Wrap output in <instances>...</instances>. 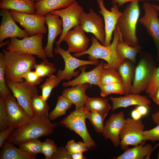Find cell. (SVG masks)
<instances>
[{
  "label": "cell",
  "instance_id": "19",
  "mask_svg": "<svg viewBox=\"0 0 159 159\" xmlns=\"http://www.w3.org/2000/svg\"><path fill=\"white\" fill-rule=\"evenodd\" d=\"M63 41L66 42L68 45L67 50L70 53H75L82 52L86 50L90 40L79 24L66 33L62 41Z\"/></svg>",
  "mask_w": 159,
  "mask_h": 159
},
{
  "label": "cell",
  "instance_id": "14",
  "mask_svg": "<svg viewBox=\"0 0 159 159\" xmlns=\"http://www.w3.org/2000/svg\"><path fill=\"white\" fill-rule=\"evenodd\" d=\"M89 12L83 11L79 17L80 25L87 33L93 34L104 45L105 39V27L103 19L91 8Z\"/></svg>",
  "mask_w": 159,
  "mask_h": 159
},
{
  "label": "cell",
  "instance_id": "10",
  "mask_svg": "<svg viewBox=\"0 0 159 159\" xmlns=\"http://www.w3.org/2000/svg\"><path fill=\"white\" fill-rule=\"evenodd\" d=\"M10 11L14 20L24 28L29 36L46 33L47 29L45 25V16L21 12L13 10Z\"/></svg>",
  "mask_w": 159,
  "mask_h": 159
},
{
  "label": "cell",
  "instance_id": "54",
  "mask_svg": "<svg viewBox=\"0 0 159 159\" xmlns=\"http://www.w3.org/2000/svg\"><path fill=\"white\" fill-rule=\"evenodd\" d=\"M10 40H7L5 42L0 43V47H1L4 46L9 44L10 43Z\"/></svg>",
  "mask_w": 159,
  "mask_h": 159
},
{
  "label": "cell",
  "instance_id": "31",
  "mask_svg": "<svg viewBox=\"0 0 159 159\" xmlns=\"http://www.w3.org/2000/svg\"><path fill=\"white\" fill-rule=\"evenodd\" d=\"M31 106L34 115L48 117L49 107L41 96L38 94L34 95L31 101Z\"/></svg>",
  "mask_w": 159,
  "mask_h": 159
},
{
  "label": "cell",
  "instance_id": "21",
  "mask_svg": "<svg viewBox=\"0 0 159 159\" xmlns=\"http://www.w3.org/2000/svg\"><path fill=\"white\" fill-rule=\"evenodd\" d=\"M105 63L102 60L94 69L89 72H85L87 68L85 65L80 67L81 72L80 74L74 79L64 82L62 85L64 87H74L80 84H88L90 85H95L99 87L100 74Z\"/></svg>",
  "mask_w": 159,
  "mask_h": 159
},
{
  "label": "cell",
  "instance_id": "9",
  "mask_svg": "<svg viewBox=\"0 0 159 159\" xmlns=\"http://www.w3.org/2000/svg\"><path fill=\"white\" fill-rule=\"evenodd\" d=\"M151 58L149 55L143 57L135 68L130 93L139 94L147 89L155 67Z\"/></svg>",
  "mask_w": 159,
  "mask_h": 159
},
{
  "label": "cell",
  "instance_id": "2",
  "mask_svg": "<svg viewBox=\"0 0 159 159\" xmlns=\"http://www.w3.org/2000/svg\"><path fill=\"white\" fill-rule=\"evenodd\" d=\"M114 37L112 43L108 46L105 47L101 44L94 36L91 37L92 44L85 51L80 53H75L73 56L79 57L83 55H89V60H95L99 59L105 61V67H110L117 70L119 66L124 61L121 60L118 56L116 52V46L121 38L119 32L116 28L113 32Z\"/></svg>",
  "mask_w": 159,
  "mask_h": 159
},
{
  "label": "cell",
  "instance_id": "24",
  "mask_svg": "<svg viewBox=\"0 0 159 159\" xmlns=\"http://www.w3.org/2000/svg\"><path fill=\"white\" fill-rule=\"evenodd\" d=\"M76 0H42L35 3V14L45 16L51 11L66 8Z\"/></svg>",
  "mask_w": 159,
  "mask_h": 159
},
{
  "label": "cell",
  "instance_id": "22",
  "mask_svg": "<svg viewBox=\"0 0 159 159\" xmlns=\"http://www.w3.org/2000/svg\"><path fill=\"white\" fill-rule=\"evenodd\" d=\"M109 99L112 102V110L120 107H126L133 105H143L149 106L151 103L146 96L139 94H129L124 96L115 97H110Z\"/></svg>",
  "mask_w": 159,
  "mask_h": 159
},
{
  "label": "cell",
  "instance_id": "32",
  "mask_svg": "<svg viewBox=\"0 0 159 159\" xmlns=\"http://www.w3.org/2000/svg\"><path fill=\"white\" fill-rule=\"evenodd\" d=\"M72 104L71 101L62 95L59 96L56 106L49 114V118L50 120H54L64 115L67 111L71 107Z\"/></svg>",
  "mask_w": 159,
  "mask_h": 159
},
{
  "label": "cell",
  "instance_id": "37",
  "mask_svg": "<svg viewBox=\"0 0 159 159\" xmlns=\"http://www.w3.org/2000/svg\"><path fill=\"white\" fill-rule=\"evenodd\" d=\"M100 95L103 97L111 94H124L123 84L122 82H115L100 84L99 86Z\"/></svg>",
  "mask_w": 159,
  "mask_h": 159
},
{
  "label": "cell",
  "instance_id": "42",
  "mask_svg": "<svg viewBox=\"0 0 159 159\" xmlns=\"http://www.w3.org/2000/svg\"><path fill=\"white\" fill-rule=\"evenodd\" d=\"M65 147L71 155L78 152L83 153L88 149L83 142H76L73 140L68 141Z\"/></svg>",
  "mask_w": 159,
  "mask_h": 159
},
{
  "label": "cell",
  "instance_id": "26",
  "mask_svg": "<svg viewBox=\"0 0 159 159\" xmlns=\"http://www.w3.org/2000/svg\"><path fill=\"white\" fill-rule=\"evenodd\" d=\"M143 143L135 146L131 148H127L122 154L117 156L116 159H150L153 151L152 145L149 144L145 145Z\"/></svg>",
  "mask_w": 159,
  "mask_h": 159
},
{
  "label": "cell",
  "instance_id": "34",
  "mask_svg": "<svg viewBox=\"0 0 159 159\" xmlns=\"http://www.w3.org/2000/svg\"><path fill=\"white\" fill-rule=\"evenodd\" d=\"M107 114L106 113L87 110V118L90 121L96 132L100 134L102 133L104 126V121Z\"/></svg>",
  "mask_w": 159,
  "mask_h": 159
},
{
  "label": "cell",
  "instance_id": "16",
  "mask_svg": "<svg viewBox=\"0 0 159 159\" xmlns=\"http://www.w3.org/2000/svg\"><path fill=\"white\" fill-rule=\"evenodd\" d=\"M97 1L100 9L98 12L102 15L105 22V39L103 46L107 47L111 44L112 34L122 12L119 11V7L116 4L113 5L110 11L105 8L104 0H97Z\"/></svg>",
  "mask_w": 159,
  "mask_h": 159
},
{
  "label": "cell",
  "instance_id": "17",
  "mask_svg": "<svg viewBox=\"0 0 159 159\" xmlns=\"http://www.w3.org/2000/svg\"><path fill=\"white\" fill-rule=\"evenodd\" d=\"M0 14L2 17L0 26V43L8 38H24L30 36L25 30L22 29L17 26L9 9H1Z\"/></svg>",
  "mask_w": 159,
  "mask_h": 159
},
{
  "label": "cell",
  "instance_id": "50",
  "mask_svg": "<svg viewBox=\"0 0 159 159\" xmlns=\"http://www.w3.org/2000/svg\"><path fill=\"white\" fill-rule=\"evenodd\" d=\"M131 115L132 118L135 120L140 119L142 117L141 115L136 108L132 111Z\"/></svg>",
  "mask_w": 159,
  "mask_h": 159
},
{
  "label": "cell",
  "instance_id": "30",
  "mask_svg": "<svg viewBox=\"0 0 159 159\" xmlns=\"http://www.w3.org/2000/svg\"><path fill=\"white\" fill-rule=\"evenodd\" d=\"M90 112L108 113L112 108L107 98L100 97L91 98L88 96L84 106Z\"/></svg>",
  "mask_w": 159,
  "mask_h": 159
},
{
  "label": "cell",
  "instance_id": "38",
  "mask_svg": "<svg viewBox=\"0 0 159 159\" xmlns=\"http://www.w3.org/2000/svg\"><path fill=\"white\" fill-rule=\"evenodd\" d=\"M34 69L37 74L42 78L50 77L56 71L54 64L46 59L43 60L40 64H36Z\"/></svg>",
  "mask_w": 159,
  "mask_h": 159
},
{
  "label": "cell",
  "instance_id": "8",
  "mask_svg": "<svg viewBox=\"0 0 159 159\" xmlns=\"http://www.w3.org/2000/svg\"><path fill=\"white\" fill-rule=\"evenodd\" d=\"M54 52L56 54H60L64 62V69L62 71L59 69L56 74L62 81L65 79L69 81L73 77H77L80 72L79 70L74 71L78 68L87 65L97 66L99 64L98 59L86 61L78 59L72 56L67 50L63 49L59 46L55 48Z\"/></svg>",
  "mask_w": 159,
  "mask_h": 159
},
{
  "label": "cell",
  "instance_id": "13",
  "mask_svg": "<svg viewBox=\"0 0 159 159\" xmlns=\"http://www.w3.org/2000/svg\"><path fill=\"white\" fill-rule=\"evenodd\" d=\"M83 9V7L76 1L66 8L50 12L51 14L58 15L63 21V32L59 39L55 42L57 46H59L69 31L80 24L79 17Z\"/></svg>",
  "mask_w": 159,
  "mask_h": 159
},
{
  "label": "cell",
  "instance_id": "52",
  "mask_svg": "<svg viewBox=\"0 0 159 159\" xmlns=\"http://www.w3.org/2000/svg\"><path fill=\"white\" fill-rule=\"evenodd\" d=\"M151 119L155 124H159V111H157L152 115Z\"/></svg>",
  "mask_w": 159,
  "mask_h": 159
},
{
  "label": "cell",
  "instance_id": "53",
  "mask_svg": "<svg viewBox=\"0 0 159 159\" xmlns=\"http://www.w3.org/2000/svg\"><path fill=\"white\" fill-rule=\"evenodd\" d=\"M151 98L156 105H159V88Z\"/></svg>",
  "mask_w": 159,
  "mask_h": 159
},
{
  "label": "cell",
  "instance_id": "6",
  "mask_svg": "<svg viewBox=\"0 0 159 159\" xmlns=\"http://www.w3.org/2000/svg\"><path fill=\"white\" fill-rule=\"evenodd\" d=\"M44 34L39 33L19 39L11 38L6 49L9 51L35 55L43 60L47 58L43 47Z\"/></svg>",
  "mask_w": 159,
  "mask_h": 159
},
{
  "label": "cell",
  "instance_id": "20",
  "mask_svg": "<svg viewBox=\"0 0 159 159\" xmlns=\"http://www.w3.org/2000/svg\"><path fill=\"white\" fill-rule=\"evenodd\" d=\"M45 16L48 32L47 44L44 48V51L47 57L53 58L54 43L57 37L59 35L62 34L63 33V21L59 18V16L56 14H51L49 13Z\"/></svg>",
  "mask_w": 159,
  "mask_h": 159
},
{
  "label": "cell",
  "instance_id": "51",
  "mask_svg": "<svg viewBox=\"0 0 159 159\" xmlns=\"http://www.w3.org/2000/svg\"><path fill=\"white\" fill-rule=\"evenodd\" d=\"M83 152L75 153L71 155L72 159H85L86 158L83 155Z\"/></svg>",
  "mask_w": 159,
  "mask_h": 159
},
{
  "label": "cell",
  "instance_id": "5",
  "mask_svg": "<svg viewBox=\"0 0 159 159\" xmlns=\"http://www.w3.org/2000/svg\"><path fill=\"white\" fill-rule=\"evenodd\" d=\"M87 110L83 106L71 112L58 124L74 131L82 139L88 149L96 146L95 142L89 134L85 124Z\"/></svg>",
  "mask_w": 159,
  "mask_h": 159
},
{
  "label": "cell",
  "instance_id": "57",
  "mask_svg": "<svg viewBox=\"0 0 159 159\" xmlns=\"http://www.w3.org/2000/svg\"><path fill=\"white\" fill-rule=\"evenodd\" d=\"M158 159H159V150L158 153Z\"/></svg>",
  "mask_w": 159,
  "mask_h": 159
},
{
  "label": "cell",
  "instance_id": "28",
  "mask_svg": "<svg viewBox=\"0 0 159 159\" xmlns=\"http://www.w3.org/2000/svg\"><path fill=\"white\" fill-rule=\"evenodd\" d=\"M14 144L6 141L0 153V159H35L36 156L29 154L20 148L15 147Z\"/></svg>",
  "mask_w": 159,
  "mask_h": 159
},
{
  "label": "cell",
  "instance_id": "11",
  "mask_svg": "<svg viewBox=\"0 0 159 159\" xmlns=\"http://www.w3.org/2000/svg\"><path fill=\"white\" fill-rule=\"evenodd\" d=\"M6 81L7 86L19 103L31 117H33L34 115L31 107V101L33 96L39 92L36 86L31 85L25 81L19 83L7 80Z\"/></svg>",
  "mask_w": 159,
  "mask_h": 159
},
{
  "label": "cell",
  "instance_id": "12",
  "mask_svg": "<svg viewBox=\"0 0 159 159\" xmlns=\"http://www.w3.org/2000/svg\"><path fill=\"white\" fill-rule=\"evenodd\" d=\"M145 12L144 16L139 20V21L143 25L148 35L153 40L156 46L157 60L159 59V18L158 11L153 4L145 2L143 4Z\"/></svg>",
  "mask_w": 159,
  "mask_h": 159
},
{
  "label": "cell",
  "instance_id": "40",
  "mask_svg": "<svg viewBox=\"0 0 159 159\" xmlns=\"http://www.w3.org/2000/svg\"><path fill=\"white\" fill-rule=\"evenodd\" d=\"M159 88V66L154 68L150 82L146 92L151 98Z\"/></svg>",
  "mask_w": 159,
  "mask_h": 159
},
{
  "label": "cell",
  "instance_id": "45",
  "mask_svg": "<svg viewBox=\"0 0 159 159\" xmlns=\"http://www.w3.org/2000/svg\"><path fill=\"white\" fill-rule=\"evenodd\" d=\"M9 127L7 116L6 112L5 100L0 98V131Z\"/></svg>",
  "mask_w": 159,
  "mask_h": 159
},
{
  "label": "cell",
  "instance_id": "33",
  "mask_svg": "<svg viewBox=\"0 0 159 159\" xmlns=\"http://www.w3.org/2000/svg\"><path fill=\"white\" fill-rule=\"evenodd\" d=\"M100 85L115 82H122V77L118 71L113 68L104 67L100 74Z\"/></svg>",
  "mask_w": 159,
  "mask_h": 159
},
{
  "label": "cell",
  "instance_id": "23",
  "mask_svg": "<svg viewBox=\"0 0 159 159\" xmlns=\"http://www.w3.org/2000/svg\"><path fill=\"white\" fill-rule=\"evenodd\" d=\"M90 86L85 84L66 88L62 91V95L75 105V109H77L85 106L88 97L86 91Z\"/></svg>",
  "mask_w": 159,
  "mask_h": 159
},
{
  "label": "cell",
  "instance_id": "41",
  "mask_svg": "<svg viewBox=\"0 0 159 159\" xmlns=\"http://www.w3.org/2000/svg\"><path fill=\"white\" fill-rule=\"evenodd\" d=\"M57 148L52 140L47 139L45 141L42 142V153L44 155L45 159H52Z\"/></svg>",
  "mask_w": 159,
  "mask_h": 159
},
{
  "label": "cell",
  "instance_id": "43",
  "mask_svg": "<svg viewBox=\"0 0 159 159\" xmlns=\"http://www.w3.org/2000/svg\"><path fill=\"white\" fill-rule=\"evenodd\" d=\"M143 140L144 142L147 140H150L153 142L156 141L159 143L155 147L156 148L159 146V124L154 128L143 132Z\"/></svg>",
  "mask_w": 159,
  "mask_h": 159
},
{
  "label": "cell",
  "instance_id": "4",
  "mask_svg": "<svg viewBox=\"0 0 159 159\" xmlns=\"http://www.w3.org/2000/svg\"><path fill=\"white\" fill-rule=\"evenodd\" d=\"M140 14L139 1L131 2L124 10L117 24L121 37L120 40H123L132 47L139 45L136 30Z\"/></svg>",
  "mask_w": 159,
  "mask_h": 159
},
{
  "label": "cell",
  "instance_id": "29",
  "mask_svg": "<svg viewBox=\"0 0 159 159\" xmlns=\"http://www.w3.org/2000/svg\"><path fill=\"white\" fill-rule=\"evenodd\" d=\"M141 47L140 45L132 47L126 43L123 40H119L116 46V52L118 57L122 60H130L134 63H136L137 54L141 52Z\"/></svg>",
  "mask_w": 159,
  "mask_h": 159
},
{
  "label": "cell",
  "instance_id": "25",
  "mask_svg": "<svg viewBox=\"0 0 159 159\" xmlns=\"http://www.w3.org/2000/svg\"><path fill=\"white\" fill-rule=\"evenodd\" d=\"M134 64L130 60L126 59L119 66L117 70L122 80L124 95L131 92L135 76V67Z\"/></svg>",
  "mask_w": 159,
  "mask_h": 159
},
{
  "label": "cell",
  "instance_id": "48",
  "mask_svg": "<svg viewBox=\"0 0 159 159\" xmlns=\"http://www.w3.org/2000/svg\"><path fill=\"white\" fill-rule=\"evenodd\" d=\"M157 1L159 2V0H112V5L116 4L118 6L120 7L127 2H132L135 1Z\"/></svg>",
  "mask_w": 159,
  "mask_h": 159
},
{
  "label": "cell",
  "instance_id": "27",
  "mask_svg": "<svg viewBox=\"0 0 159 159\" xmlns=\"http://www.w3.org/2000/svg\"><path fill=\"white\" fill-rule=\"evenodd\" d=\"M0 8L35 14V3L31 0H0Z\"/></svg>",
  "mask_w": 159,
  "mask_h": 159
},
{
  "label": "cell",
  "instance_id": "44",
  "mask_svg": "<svg viewBox=\"0 0 159 159\" xmlns=\"http://www.w3.org/2000/svg\"><path fill=\"white\" fill-rule=\"evenodd\" d=\"M22 77L26 82L33 86H36L43 81V78L40 77L35 71L32 70L26 72Z\"/></svg>",
  "mask_w": 159,
  "mask_h": 159
},
{
  "label": "cell",
  "instance_id": "46",
  "mask_svg": "<svg viewBox=\"0 0 159 159\" xmlns=\"http://www.w3.org/2000/svg\"><path fill=\"white\" fill-rule=\"evenodd\" d=\"M52 159H72L71 155L68 152L65 147L57 148L53 155Z\"/></svg>",
  "mask_w": 159,
  "mask_h": 159
},
{
  "label": "cell",
  "instance_id": "35",
  "mask_svg": "<svg viewBox=\"0 0 159 159\" xmlns=\"http://www.w3.org/2000/svg\"><path fill=\"white\" fill-rule=\"evenodd\" d=\"M42 143L38 138H37L26 140L17 145L21 150L36 156L38 153H42Z\"/></svg>",
  "mask_w": 159,
  "mask_h": 159
},
{
  "label": "cell",
  "instance_id": "39",
  "mask_svg": "<svg viewBox=\"0 0 159 159\" xmlns=\"http://www.w3.org/2000/svg\"><path fill=\"white\" fill-rule=\"evenodd\" d=\"M11 94L10 89L7 85L5 76L4 55L0 53V98L5 100L7 96Z\"/></svg>",
  "mask_w": 159,
  "mask_h": 159
},
{
  "label": "cell",
  "instance_id": "49",
  "mask_svg": "<svg viewBox=\"0 0 159 159\" xmlns=\"http://www.w3.org/2000/svg\"><path fill=\"white\" fill-rule=\"evenodd\" d=\"M136 108L138 110L142 116L146 115L148 113L150 106L143 105H138Z\"/></svg>",
  "mask_w": 159,
  "mask_h": 159
},
{
  "label": "cell",
  "instance_id": "36",
  "mask_svg": "<svg viewBox=\"0 0 159 159\" xmlns=\"http://www.w3.org/2000/svg\"><path fill=\"white\" fill-rule=\"evenodd\" d=\"M61 81L56 75H52L47 79L44 82L39 86L42 91L41 96L44 100L47 101L49 97L52 90L58 85Z\"/></svg>",
  "mask_w": 159,
  "mask_h": 159
},
{
  "label": "cell",
  "instance_id": "7",
  "mask_svg": "<svg viewBox=\"0 0 159 159\" xmlns=\"http://www.w3.org/2000/svg\"><path fill=\"white\" fill-rule=\"evenodd\" d=\"M144 128L145 125L140 119H125L120 133L121 149L125 150L130 145L135 146L145 143L143 140Z\"/></svg>",
  "mask_w": 159,
  "mask_h": 159
},
{
  "label": "cell",
  "instance_id": "56",
  "mask_svg": "<svg viewBox=\"0 0 159 159\" xmlns=\"http://www.w3.org/2000/svg\"><path fill=\"white\" fill-rule=\"evenodd\" d=\"M32 1H36V2H38L40 1H41L42 0H31Z\"/></svg>",
  "mask_w": 159,
  "mask_h": 159
},
{
  "label": "cell",
  "instance_id": "15",
  "mask_svg": "<svg viewBox=\"0 0 159 159\" xmlns=\"http://www.w3.org/2000/svg\"><path fill=\"white\" fill-rule=\"evenodd\" d=\"M16 99L13 95L10 94L5 100L8 126L14 129L23 126L31 118Z\"/></svg>",
  "mask_w": 159,
  "mask_h": 159
},
{
  "label": "cell",
  "instance_id": "47",
  "mask_svg": "<svg viewBox=\"0 0 159 159\" xmlns=\"http://www.w3.org/2000/svg\"><path fill=\"white\" fill-rule=\"evenodd\" d=\"M14 129L8 127L6 129L0 132V148H2L4 143Z\"/></svg>",
  "mask_w": 159,
  "mask_h": 159
},
{
  "label": "cell",
  "instance_id": "3",
  "mask_svg": "<svg viewBox=\"0 0 159 159\" xmlns=\"http://www.w3.org/2000/svg\"><path fill=\"white\" fill-rule=\"evenodd\" d=\"M3 51L6 80L16 83L24 82L23 75L34 69L37 64L35 57L32 55L10 52L4 49Z\"/></svg>",
  "mask_w": 159,
  "mask_h": 159
},
{
  "label": "cell",
  "instance_id": "18",
  "mask_svg": "<svg viewBox=\"0 0 159 159\" xmlns=\"http://www.w3.org/2000/svg\"><path fill=\"white\" fill-rule=\"evenodd\" d=\"M125 117L123 111L112 114L104 125L102 135L106 139L111 140L115 147L120 146V133L125 120Z\"/></svg>",
  "mask_w": 159,
  "mask_h": 159
},
{
  "label": "cell",
  "instance_id": "1",
  "mask_svg": "<svg viewBox=\"0 0 159 159\" xmlns=\"http://www.w3.org/2000/svg\"><path fill=\"white\" fill-rule=\"evenodd\" d=\"M50 120L48 117L34 115L26 124L14 129L6 141L18 145L28 140L50 135L58 125Z\"/></svg>",
  "mask_w": 159,
  "mask_h": 159
},
{
  "label": "cell",
  "instance_id": "55",
  "mask_svg": "<svg viewBox=\"0 0 159 159\" xmlns=\"http://www.w3.org/2000/svg\"><path fill=\"white\" fill-rule=\"evenodd\" d=\"M153 6L156 9L157 11L159 12V5L154 4H153Z\"/></svg>",
  "mask_w": 159,
  "mask_h": 159
}]
</instances>
